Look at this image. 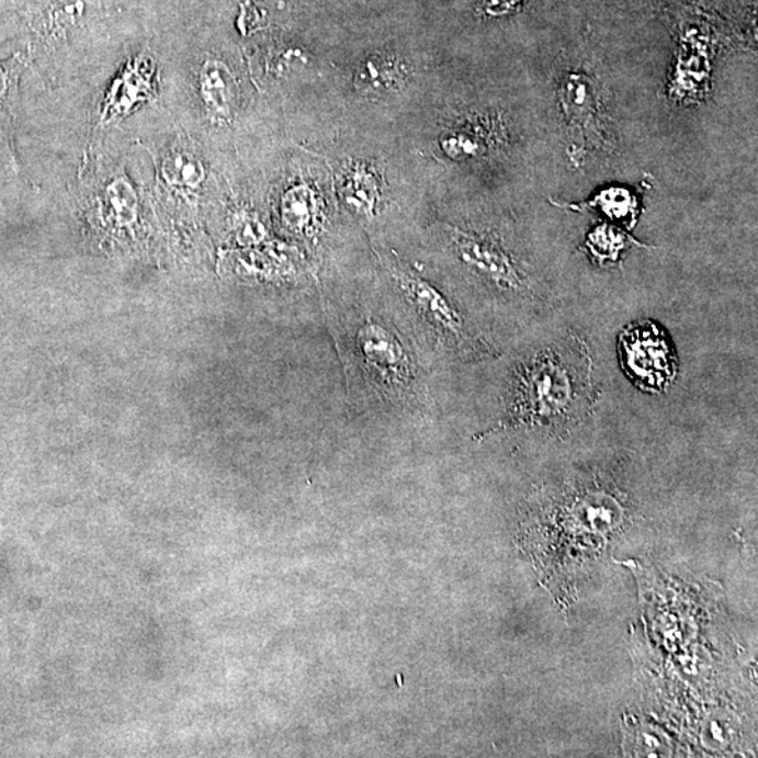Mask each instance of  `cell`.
I'll list each match as a JSON object with an SVG mask.
<instances>
[{
    "mask_svg": "<svg viewBox=\"0 0 758 758\" xmlns=\"http://www.w3.org/2000/svg\"><path fill=\"white\" fill-rule=\"evenodd\" d=\"M358 343L361 346V354L366 370L373 374L391 376L404 380L409 375L408 361L405 360L404 350L398 341L391 338L388 331L381 329L378 325H366L360 331Z\"/></svg>",
    "mask_w": 758,
    "mask_h": 758,
    "instance_id": "6",
    "label": "cell"
},
{
    "mask_svg": "<svg viewBox=\"0 0 758 758\" xmlns=\"http://www.w3.org/2000/svg\"><path fill=\"white\" fill-rule=\"evenodd\" d=\"M201 99L211 113L228 117L236 99V83L233 72L223 61L208 59L200 70Z\"/></svg>",
    "mask_w": 758,
    "mask_h": 758,
    "instance_id": "7",
    "label": "cell"
},
{
    "mask_svg": "<svg viewBox=\"0 0 758 758\" xmlns=\"http://www.w3.org/2000/svg\"><path fill=\"white\" fill-rule=\"evenodd\" d=\"M581 207H593L601 210L612 220H620L622 224L635 223L637 217V201L634 194L624 188H610L602 190L597 197Z\"/></svg>",
    "mask_w": 758,
    "mask_h": 758,
    "instance_id": "10",
    "label": "cell"
},
{
    "mask_svg": "<svg viewBox=\"0 0 758 758\" xmlns=\"http://www.w3.org/2000/svg\"><path fill=\"white\" fill-rule=\"evenodd\" d=\"M619 355L622 370L642 393H665L679 373V359L669 336L650 320H641L621 330Z\"/></svg>",
    "mask_w": 758,
    "mask_h": 758,
    "instance_id": "4",
    "label": "cell"
},
{
    "mask_svg": "<svg viewBox=\"0 0 758 758\" xmlns=\"http://www.w3.org/2000/svg\"><path fill=\"white\" fill-rule=\"evenodd\" d=\"M599 399L589 344L569 333L514 366L499 429L561 433L593 416Z\"/></svg>",
    "mask_w": 758,
    "mask_h": 758,
    "instance_id": "1",
    "label": "cell"
},
{
    "mask_svg": "<svg viewBox=\"0 0 758 758\" xmlns=\"http://www.w3.org/2000/svg\"><path fill=\"white\" fill-rule=\"evenodd\" d=\"M404 65L393 58L375 57L361 65L355 75V87L365 92H385L404 80Z\"/></svg>",
    "mask_w": 758,
    "mask_h": 758,
    "instance_id": "8",
    "label": "cell"
},
{
    "mask_svg": "<svg viewBox=\"0 0 758 758\" xmlns=\"http://www.w3.org/2000/svg\"><path fill=\"white\" fill-rule=\"evenodd\" d=\"M162 174L168 183L183 188H199L205 179V168L200 159L189 154H173L165 159Z\"/></svg>",
    "mask_w": 758,
    "mask_h": 758,
    "instance_id": "11",
    "label": "cell"
},
{
    "mask_svg": "<svg viewBox=\"0 0 758 758\" xmlns=\"http://www.w3.org/2000/svg\"><path fill=\"white\" fill-rule=\"evenodd\" d=\"M451 249L475 279L507 304L534 310L551 308L552 293L539 271L495 236L446 225Z\"/></svg>",
    "mask_w": 758,
    "mask_h": 758,
    "instance_id": "2",
    "label": "cell"
},
{
    "mask_svg": "<svg viewBox=\"0 0 758 758\" xmlns=\"http://www.w3.org/2000/svg\"><path fill=\"white\" fill-rule=\"evenodd\" d=\"M349 201L363 213L369 214L375 203V188L370 178H354L350 184Z\"/></svg>",
    "mask_w": 758,
    "mask_h": 758,
    "instance_id": "15",
    "label": "cell"
},
{
    "mask_svg": "<svg viewBox=\"0 0 758 758\" xmlns=\"http://www.w3.org/2000/svg\"><path fill=\"white\" fill-rule=\"evenodd\" d=\"M388 268L406 299L433 333L439 348L462 361L482 360L495 354L494 349L472 328L459 306L439 289L408 270L395 265Z\"/></svg>",
    "mask_w": 758,
    "mask_h": 758,
    "instance_id": "3",
    "label": "cell"
},
{
    "mask_svg": "<svg viewBox=\"0 0 758 758\" xmlns=\"http://www.w3.org/2000/svg\"><path fill=\"white\" fill-rule=\"evenodd\" d=\"M631 244L640 245L630 235L612 225L596 227L586 239V250L600 265L619 262L620 256Z\"/></svg>",
    "mask_w": 758,
    "mask_h": 758,
    "instance_id": "9",
    "label": "cell"
},
{
    "mask_svg": "<svg viewBox=\"0 0 758 758\" xmlns=\"http://www.w3.org/2000/svg\"><path fill=\"white\" fill-rule=\"evenodd\" d=\"M519 2L520 0H485V9L488 10V13L499 16V14H505L509 10L514 9Z\"/></svg>",
    "mask_w": 758,
    "mask_h": 758,
    "instance_id": "16",
    "label": "cell"
},
{
    "mask_svg": "<svg viewBox=\"0 0 758 758\" xmlns=\"http://www.w3.org/2000/svg\"><path fill=\"white\" fill-rule=\"evenodd\" d=\"M14 88V70L9 64L0 63V135L7 138L10 102Z\"/></svg>",
    "mask_w": 758,
    "mask_h": 758,
    "instance_id": "14",
    "label": "cell"
},
{
    "mask_svg": "<svg viewBox=\"0 0 758 758\" xmlns=\"http://www.w3.org/2000/svg\"><path fill=\"white\" fill-rule=\"evenodd\" d=\"M105 197L120 225H132L137 219L138 197L127 179H114L105 189Z\"/></svg>",
    "mask_w": 758,
    "mask_h": 758,
    "instance_id": "12",
    "label": "cell"
},
{
    "mask_svg": "<svg viewBox=\"0 0 758 758\" xmlns=\"http://www.w3.org/2000/svg\"><path fill=\"white\" fill-rule=\"evenodd\" d=\"M593 80L584 72H572L561 83L559 99L564 105V115L572 132H580L587 137V132L599 133L600 99Z\"/></svg>",
    "mask_w": 758,
    "mask_h": 758,
    "instance_id": "5",
    "label": "cell"
},
{
    "mask_svg": "<svg viewBox=\"0 0 758 758\" xmlns=\"http://www.w3.org/2000/svg\"><path fill=\"white\" fill-rule=\"evenodd\" d=\"M314 201L310 190L295 188L283 200V217L291 227L301 228L313 215Z\"/></svg>",
    "mask_w": 758,
    "mask_h": 758,
    "instance_id": "13",
    "label": "cell"
}]
</instances>
